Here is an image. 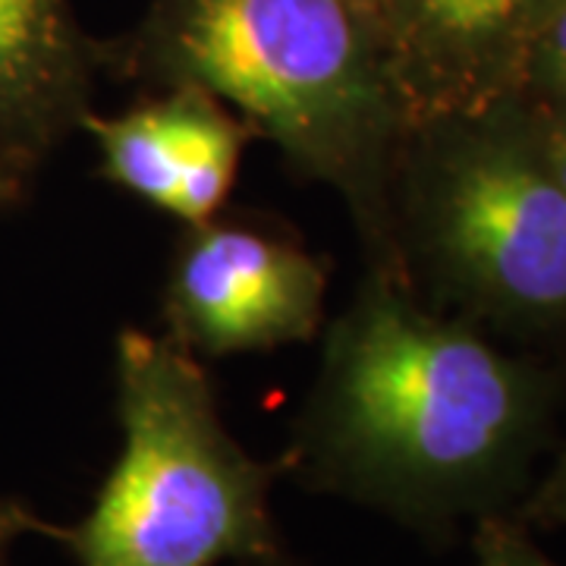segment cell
<instances>
[{
	"label": "cell",
	"instance_id": "obj_1",
	"mask_svg": "<svg viewBox=\"0 0 566 566\" xmlns=\"http://www.w3.org/2000/svg\"><path fill=\"white\" fill-rule=\"evenodd\" d=\"M107 73L233 107L293 174L344 199L365 271L400 281L390 180L412 120L378 22L356 0H148L133 32L104 41Z\"/></svg>",
	"mask_w": 566,
	"mask_h": 566
},
{
	"label": "cell",
	"instance_id": "obj_2",
	"mask_svg": "<svg viewBox=\"0 0 566 566\" xmlns=\"http://www.w3.org/2000/svg\"><path fill=\"white\" fill-rule=\"evenodd\" d=\"M526 419L516 365L406 283L365 271L324 334L300 441L353 494L416 504L482 482Z\"/></svg>",
	"mask_w": 566,
	"mask_h": 566
},
{
	"label": "cell",
	"instance_id": "obj_3",
	"mask_svg": "<svg viewBox=\"0 0 566 566\" xmlns=\"http://www.w3.org/2000/svg\"><path fill=\"white\" fill-rule=\"evenodd\" d=\"M123 450L76 535L82 566H214L274 554L268 469L230 438L199 356L123 327Z\"/></svg>",
	"mask_w": 566,
	"mask_h": 566
},
{
	"label": "cell",
	"instance_id": "obj_4",
	"mask_svg": "<svg viewBox=\"0 0 566 566\" xmlns=\"http://www.w3.org/2000/svg\"><path fill=\"white\" fill-rule=\"evenodd\" d=\"M390 233L397 271L400 252L419 245L488 308L523 318L566 308V192L545 148L506 126L434 145L409 123L390 180Z\"/></svg>",
	"mask_w": 566,
	"mask_h": 566
},
{
	"label": "cell",
	"instance_id": "obj_5",
	"mask_svg": "<svg viewBox=\"0 0 566 566\" xmlns=\"http://www.w3.org/2000/svg\"><path fill=\"white\" fill-rule=\"evenodd\" d=\"M327 268L281 223L223 214L186 223L164 277L167 337L221 359L305 344L324 322Z\"/></svg>",
	"mask_w": 566,
	"mask_h": 566
},
{
	"label": "cell",
	"instance_id": "obj_6",
	"mask_svg": "<svg viewBox=\"0 0 566 566\" xmlns=\"http://www.w3.org/2000/svg\"><path fill=\"white\" fill-rule=\"evenodd\" d=\"M111 186L186 223L223 211L252 129L192 85L155 88L117 117L95 111L82 123Z\"/></svg>",
	"mask_w": 566,
	"mask_h": 566
},
{
	"label": "cell",
	"instance_id": "obj_7",
	"mask_svg": "<svg viewBox=\"0 0 566 566\" xmlns=\"http://www.w3.org/2000/svg\"><path fill=\"white\" fill-rule=\"evenodd\" d=\"M542 0H375L409 120L469 104L513 61Z\"/></svg>",
	"mask_w": 566,
	"mask_h": 566
},
{
	"label": "cell",
	"instance_id": "obj_8",
	"mask_svg": "<svg viewBox=\"0 0 566 566\" xmlns=\"http://www.w3.org/2000/svg\"><path fill=\"white\" fill-rule=\"evenodd\" d=\"M98 73L104 76V41L82 32L70 0H0L3 164L80 133Z\"/></svg>",
	"mask_w": 566,
	"mask_h": 566
},
{
	"label": "cell",
	"instance_id": "obj_9",
	"mask_svg": "<svg viewBox=\"0 0 566 566\" xmlns=\"http://www.w3.org/2000/svg\"><path fill=\"white\" fill-rule=\"evenodd\" d=\"M542 51L551 73L566 88V0H557L542 22Z\"/></svg>",
	"mask_w": 566,
	"mask_h": 566
},
{
	"label": "cell",
	"instance_id": "obj_10",
	"mask_svg": "<svg viewBox=\"0 0 566 566\" xmlns=\"http://www.w3.org/2000/svg\"><path fill=\"white\" fill-rule=\"evenodd\" d=\"M482 566H542L506 532H491L482 542Z\"/></svg>",
	"mask_w": 566,
	"mask_h": 566
},
{
	"label": "cell",
	"instance_id": "obj_11",
	"mask_svg": "<svg viewBox=\"0 0 566 566\" xmlns=\"http://www.w3.org/2000/svg\"><path fill=\"white\" fill-rule=\"evenodd\" d=\"M542 148H545V161L554 174V180L560 182V189L566 192V126H557Z\"/></svg>",
	"mask_w": 566,
	"mask_h": 566
},
{
	"label": "cell",
	"instance_id": "obj_12",
	"mask_svg": "<svg viewBox=\"0 0 566 566\" xmlns=\"http://www.w3.org/2000/svg\"><path fill=\"white\" fill-rule=\"evenodd\" d=\"M542 513L551 520H560L566 523V463L557 469L554 482L545 488V497H542Z\"/></svg>",
	"mask_w": 566,
	"mask_h": 566
},
{
	"label": "cell",
	"instance_id": "obj_13",
	"mask_svg": "<svg viewBox=\"0 0 566 566\" xmlns=\"http://www.w3.org/2000/svg\"><path fill=\"white\" fill-rule=\"evenodd\" d=\"M13 189H17V177H13L10 170H3V167H0V205L13 199Z\"/></svg>",
	"mask_w": 566,
	"mask_h": 566
},
{
	"label": "cell",
	"instance_id": "obj_14",
	"mask_svg": "<svg viewBox=\"0 0 566 566\" xmlns=\"http://www.w3.org/2000/svg\"><path fill=\"white\" fill-rule=\"evenodd\" d=\"M356 3H359V7H365V10H368V13L375 17V0H356Z\"/></svg>",
	"mask_w": 566,
	"mask_h": 566
}]
</instances>
